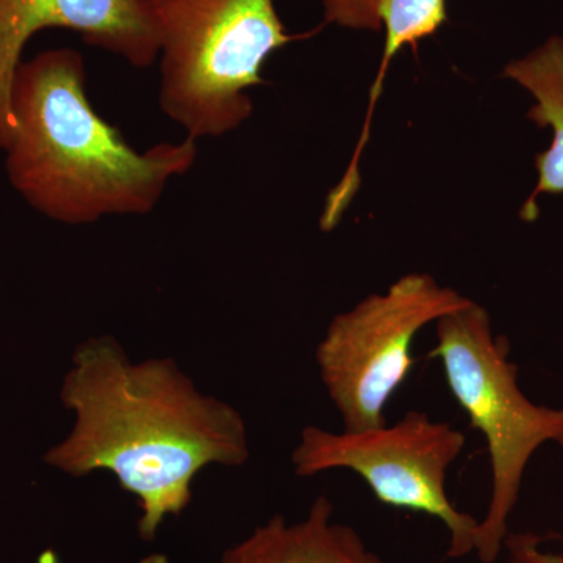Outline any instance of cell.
I'll return each mask as SVG.
<instances>
[{
  "label": "cell",
  "mask_w": 563,
  "mask_h": 563,
  "mask_svg": "<svg viewBox=\"0 0 563 563\" xmlns=\"http://www.w3.org/2000/svg\"><path fill=\"white\" fill-rule=\"evenodd\" d=\"M503 77L532 96L528 120L553 132L548 150L537 154L536 188L520 209L521 220L533 222L539 220L540 196L563 195V36H548L523 57L507 63Z\"/></svg>",
  "instance_id": "obj_10"
},
{
  "label": "cell",
  "mask_w": 563,
  "mask_h": 563,
  "mask_svg": "<svg viewBox=\"0 0 563 563\" xmlns=\"http://www.w3.org/2000/svg\"><path fill=\"white\" fill-rule=\"evenodd\" d=\"M62 401L73 431L46 454L47 465L73 477L113 474L139 501L146 542L190 506L206 466H242L251 455L239 410L199 393L172 358L131 362L113 336L77 347Z\"/></svg>",
  "instance_id": "obj_1"
},
{
  "label": "cell",
  "mask_w": 563,
  "mask_h": 563,
  "mask_svg": "<svg viewBox=\"0 0 563 563\" xmlns=\"http://www.w3.org/2000/svg\"><path fill=\"white\" fill-rule=\"evenodd\" d=\"M465 444V433L451 422L409 410L391 424L366 431L332 432L307 426L291 462L301 477L347 470L357 474L384 506L442 521L450 536L448 558L462 559L474 554L479 518L454 506L446 481Z\"/></svg>",
  "instance_id": "obj_6"
},
{
  "label": "cell",
  "mask_w": 563,
  "mask_h": 563,
  "mask_svg": "<svg viewBox=\"0 0 563 563\" xmlns=\"http://www.w3.org/2000/svg\"><path fill=\"white\" fill-rule=\"evenodd\" d=\"M10 109L13 133L3 151L11 187L62 224L150 214L169 181L198 158V140L190 136L133 150L92 107L84 55L70 47L22 60Z\"/></svg>",
  "instance_id": "obj_2"
},
{
  "label": "cell",
  "mask_w": 563,
  "mask_h": 563,
  "mask_svg": "<svg viewBox=\"0 0 563 563\" xmlns=\"http://www.w3.org/2000/svg\"><path fill=\"white\" fill-rule=\"evenodd\" d=\"M433 325L431 355L442 363L455 402L487 443L492 490L477 523L474 554L481 563H495L533 454L548 443L563 448V409L540 406L525 395L509 340L493 331L490 313L476 301Z\"/></svg>",
  "instance_id": "obj_4"
},
{
  "label": "cell",
  "mask_w": 563,
  "mask_h": 563,
  "mask_svg": "<svg viewBox=\"0 0 563 563\" xmlns=\"http://www.w3.org/2000/svg\"><path fill=\"white\" fill-rule=\"evenodd\" d=\"M221 563H385L357 529L336 521L321 495L302 520L273 515L222 553Z\"/></svg>",
  "instance_id": "obj_9"
},
{
  "label": "cell",
  "mask_w": 563,
  "mask_h": 563,
  "mask_svg": "<svg viewBox=\"0 0 563 563\" xmlns=\"http://www.w3.org/2000/svg\"><path fill=\"white\" fill-rule=\"evenodd\" d=\"M544 537L533 532H509L504 542L507 563H563V554L544 550Z\"/></svg>",
  "instance_id": "obj_11"
},
{
  "label": "cell",
  "mask_w": 563,
  "mask_h": 563,
  "mask_svg": "<svg viewBox=\"0 0 563 563\" xmlns=\"http://www.w3.org/2000/svg\"><path fill=\"white\" fill-rule=\"evenodd\" d=\"M66 29L133 68L158 58L151 0H0V151L13 133L10 92L22 52L36 33Z\"/></svg>",
  "instance_id": "obj_7"
},
{
  "label": "cell",
  "mask_w": 563,
  "mask_h": 563,
  "mask_svg": "<svg viewBox=\"0 0 563 563\" xmlns=\"http://www.w3.org/2000/svg\"><path fill=\"white\" fill-rule=\"evenodd\" d=\"M472 301L431 274L410 273L333 317L314 358L343 431L387 422L385 409L412 372L418 333Z\"/></svg>",
  "instance_id": "obj_5"
},
{
  "label": "cell",
  "mask_w": 563,
  "mask_h": 563,
  "mask_svg": "<svg viewBox=\"0 0 563 563\" xmlns=\"http://www.w3.org/2000/svg\"><path fill=\"white\" fill-rule=\"evenodd\" d=\"M158 38V103L195 140L244 124L273 54L312 35L285 27L274 0H151Z\"/></svg>",
  "instance_id": "obj_3"
},
{
  "label": "cell",
  "mask_w": 563,
  "mask_h": 563,
  "mask_svg": "<svg viewBox=\"0 0 563 563\" xmlns=\"http://www.w3.org/2000/svg\"><path fill=\"white\" fill-rule=\"evenodd\" d=\"M448 20H450L448 0H324L322 2V21L325 25H336L347 31L384 33L383 60L369 91L368 111L363 122L357 150L352 155L342 180L325 198V209L331 213L344 214L361 187L358 163L369 140L374 109L384 90V81L387 79L393 58L404 49H417L421 41L432 38L442 31Z\"/></svg>",
  "instance_id": "obj_8"
}]
</instances>
